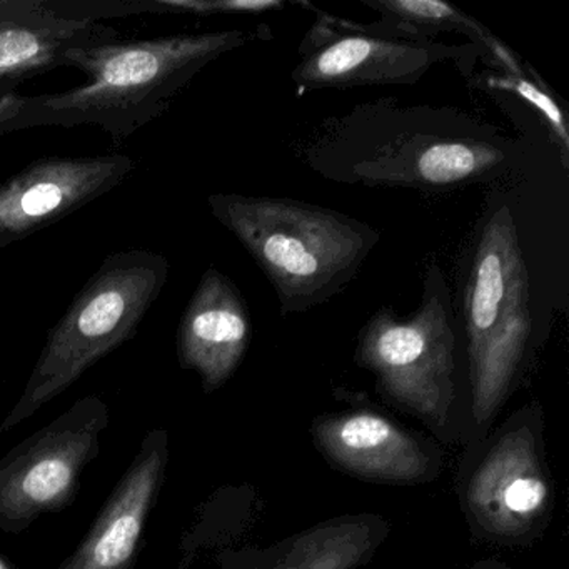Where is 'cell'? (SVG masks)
I'll list each match as a JSON object with an SVG mask.
<instances>
[{
    "instance_id": "obj_1",
    "label": "cell",
    "mask_w": 569,
    "mask_h": 569,
    "mask_svg": "<svg viewBox=\"0 0 569 569\" xmlns=\"http://www.w3.org/2000/svg\"><path fill=\"white\" fill-rule=\"evenodd\" d=\"M331 182L448 192L516 174L525 146L456 108L378 101L329 119L301 149Z\"/></svg>"
},
{
    "instance_id": "obj_2",
    "label": "cell",
    "mask_w": 569,
    "mask_h": 569,
    "mask_svg": "<svg viewBox=\"0 0 569 569\" xmlns=\"http://www.w3.org/2000/svg\"><path fill=\"white\" fill-rule=\"evenodd\" d=\"M268 31H216L71 49L66 68L89 81L59 94L2 96L0 136L34 128L99 126L114 146L169 111L174 99L216 59Z\"/></svg>"
},
{
    "instance_id": "obj_3",
    "label": "cell",
    "mask_w": 569,
    "mask_h": 569,
    "mask_svg": "<svg viewBox=\"0 0 569 569\" xmlns=\"http://www.w3.org/2000/svg\"><path fill=\"white\" fill-rule=\"evenodd\" d=\"M208 206L271 282L281 316L339 295L381 239L366 222L296 199L211 194Z\"/></svg>"
},
{
    "instance_id": "obj_4",
    "label": "cell",
    "mask_w": 569,
    "mask_h": 569,
    "mask_svg": "<svg viewBox=\"0 0 569 569\" xmlns=\"http://www.w3.org/2000/svg\"><path fill=\"white\" fill-rule=\"evenodd\" d=\"M472 412L486 422L506 401L532 335L529 274L511 208L499 202L476 229L461 288Z\"/></svg>"
},
{
    "instance_id": "obj_5",
    "label": "cell",
    "mask_w": 569,
    "mask_h": 569,
    "mask_svg": "<svg viewBox=\"0 0 569 569\" xmlns=\"http://www.w3.org/2000/svg\"><path fill=\"white\" fill-rule=\"evenodd\" d=\"M168 278L169 261L161 252L134 249L106 256L49 331L28 386L0 429L8 431L34 415L96 362L131 341Z\"/></svg>"
},
{
    "instance_id": "obj_6",
    "label": "cell",
    "mask_w": 569,
    "mask_h": 569,
    "mask_svg": "<svg viewBox=\"0 0 569 569\" xmlns=\"http://www.w3.org/2000/svg\"><path fill=\"white\" fill-rule=\"evenodd\" d=\"M451 292L441 266L422 278V299L409 316L379 308L359 332L356 362L375 372L392 401L445 425L455 401L456 325Z\"/></svg>"
},
{
    "instance_id": "obj_7",
    "label": "cell",
    "mask_w": 569,
    "mask_h": 569,
    "mask_svg": "<svg viewBox=\"0 0 569 569\" xmlns=\"http://www.w3.org/2000/svg\"><path fill=\"white\" fill-rule=\"evenodd\" d=\"M308 8L316 12V21L302 38L291 74L299 92L415 84L442 62H452L469 79L476 62H486L485 52L471 42L446 44L405 34L381 22L355 24Z\"/></svg>"
},
{
    "instance_id": "obj_8",
    "label": "cell",
    "mask_w": 569,
    "mask_h": 569,
    "mask_svg": "<svg viewBox=\"0 0 569 569\" xmlns=\"http://www.w3.org/2000/svg\"><path fill=\"white\" fill-rule=\"evenodd\" d=\"M106 425L108 408L91 396L12 449L0 461V528L18 531L64 508Z\"/></svg>"
},
{
    "instance_id": "obj_9",
    "label": "cell",
    "mask_w": 569,
    "mask_h": 569,
    "mask_svg": "<svg viewBox=\"0 0 569 569\" xmlns=\"http://www.w3.org/2000/svg\"><path fill=\"white\" fill-rule=\"evenodd\" d=\"M136 169L124 154L42 158L0 184V249L74 214Z\"/></svg>"
},
{
    "instance_id": "obj_10",
    "label": "cell",
    "mask_w": 569,
    "mask_h": 569,
    "mask_svg": "<svg viewBox=\"0 0 569 569\" xmlns=\"http://www.w3.org/2000/svg\"><path fill=\"white\" fill-rule=\"evenodd\" d=\"M118 39L111 26L66 18L48 0H0V98L16 94L38 76L66 68L71 49Z\"/></svg>"
},
{
    "instance_id": "obj_11",
    "label": "cell",
    "mask_w": 569,
    "mask_h": 569,
    "mask_svg": "<svg viewBox=\"0 0 569 569\" xmlns=\"http://www.w3.org/2000/svg\"><path fill=\"white\" fill-rule=\"evenodd\" d=\"M251 338V315L238 286L219 269H206L179 322L182 368L198 372L206 391H214L234 375Z\"/></svg>"
},
{
    "instance_id": "obj_12",
    "label": "cell",
    "mask_w": 569,
    "mask_h": 569,
    "mask_svg": "<svg viewBox=\"0 0 569 569\" xmlns=\"http://www.w3.org/2000/svg\"><path fill=\"white\" fill-rule=\"evenodd\" d=\"M548 501L549 486L535 438L526 429L505 436L469 482V509L479 525L495 535L528 531Z\"/></svg>"
},
{
    "instance_id": "obj_13",
    "label": "cell",
    "mask_w": 569,
    "mask_h": 569,
    "mask_svg": "<svg viewBox=\"0 0 569 569\" xmlns=\"http://www.w3.org/2000/svg\"><path fill=\"white\" fill-rule=\"evenodd\" d=\"M164 432L146 438L81 548L61 569H128L164 476Z\"/></svg>"
},
{
    "instance_id": "obj_14",
    "label": "cell",
    "mask_w": 569,
    "mask_h": 569,
    "mask_svg": "<svg viewBox=\"0 0 569 569\" xmlns=\"http://www.w3.org/2000/svg\"><path fill=\"white\" fill-rule=\"evenodd\" d=\"M315 432L325 455L359 478L411 485L431 468L418 439L376 412L326 416L318 419Z\"/></svg>"
},
{
    "instance_id": "obj_15",
    "label": "cell",
    "mask_w": 569,
    "mask_h": 569,
    "mask_svg": "<svg viewBox=\"0 0 569 569\" xmlns=\"http://www.w3.org/2000/svg\"><path fill=\"white\" fill-rule=\"evenodd\" d=\"M382 528L381 519L369 516L326 522L299 536L272 569H356L381 541Z\"/></svg>"
},
{
    "instance_id": "obj_16",
    "label": "cell",
    "mask_w": 569,
    "mask_h": 569,
    "mask_svg": "<svg viewBox=\"0 0 569 569\" xmlns=\"http://www.w3.org/2000/svg\"><path fill=\"white\" fill-rule=\"evenodd\" d=\"M361 2L379 16L378 22L405 34L426 39H436L445 32L465 36L468 42L478 46L485 52L486 64L491 52L501 44V41L481 22L441 0H361Z\"/></svg>"
},
{
    "instance_id": "obj_17",
    "label": "cell",
    "mask_w": 569,
    "mask_h": 569,
    "mask_svg": "<svg viewBox=\"0 0 569 569\" xmlns=\"http://www.w3.org/2000/svg\"><path fill=\"white\" fill-rule=\"evenodd\" d=\"M469 84L482 91L506 92V94L516 96L525 101L529 108L535 109L546 124L549 131L555 136L558 144L559 154L565 169L569 168V126L568 118L561 106L556 101L551 89L539 78L538 72L526 66L522 71H482L476 72L469 78Z\"/></svg>"
},
{
    "instance_id": "obj_18",
    "label": "cell",
    "mask_w": 569,
    "mask_h": 569,
    "mask_svg": "<svg viewBox=\"0 0 569 569\" xmlns=\"http://www.w3.org/2000/svg\"><path fill=\"white\" fill-rule=\"evenodd\" d=\"M282 0H126L128 16L188 14L209 18L224 14H266L281 11Z\"/></svg>"
},
{
    "instance_id": "obj_19",
    "label": "cell",
    "mask_w": 569,
    "mask_h": 569,
    "mask_svg": "<svg viewBox=\"0 0 569 569\" xmlns=\"http://www.w3.org/2000/svg\"><path fill=\"white\" fill-rule=\"evenodd\" d=\"M0 569H8V566L4 565V561L0 559Z\"/></svg>"
}]
</instances>
